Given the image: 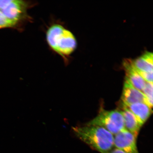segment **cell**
I'll return each mask as SVG.
<instances>
[{
	"label": "cell",
	"mask_w": 153,
	"mask_h": 153,
	"mask_svg": "<svg viewBox=\"0 0 153 153\" xmlns=\"http://www.w3.org/2000/svg\"><path fill=\"white\" fill-rule=\"evenodd\" d=\"M74 134L94 150L109 153L114 146V137L104 128L86 125L72 128Z\"/></svg>",
	"instance_id": "cell-1"
},
{
	"label": "cell",
	"mask_w": 153,
	"mask_h": 153,
	"mask_svg": "<svg viewBox=\"0 0 153 153\" xmlns=\"http://www.w3.org/2000/svg\"><path fill=\"white\" fill-rule=\"evenodd\" d=\"M46 38L51 48L65 58L74 52L77 45L72 32L58 24L53 25L48 28Z\"/></svg>",
	"instance_id": "cell-2"
},
{
	"label": "cell",
	"mask_w": 153,
	"mask_h": 153,
	"mask_svg": "<svg viewBox=\"0 0 153 153\" xmlns=\"http://www.w3.org/2000/svg\"><path fill=\"white\" fill-rule=\"evenodd\" d=\"M86 125L104 128L115 135L126 129L121 111L116 110L101 111L96 117Z\"/></svg>",
	"instance_id": "cell-3"
},
{
	"label": "cell",
	"mask_w": 153,
	"mask_h": 153,
	"mask_svg": "<svg viewBox=\"0 0 153 153\" xmlns=\"http://www.w3.org/2000/svg\"><path fill=\"white\" fill-rule=\"evenodd\" d=\"M137 139L125 129L114 137V146L126 153H139L137 146Z\"/></svg>",
	"instance_id": "cell-4"
},
{
	"label": "cell",
	"mask_w": 153,
	"mask_h": 153,
	"mask_svg": "<svg viewBox=\"0 0 153 153\" xmlns=\"http://www.w3.org/2000/svg\"><path fill=\"white\" fill-rule=\"evenodd\" d=\"M121 100L122 105L126 106L137 103L146 104V97L142 92L135 89L126 81L124 82Z\"/></svg>",
	"instance_id": "cell-5"
},
{
	"label": "cell",
	"mask_w": 153,
	"mask_h": 153,
	"mask_svg": "<svg viewBox=\"0 0 153 153\" xmlns=\"http://www.w3.org/2000/svg\"><path fill=\"white\" fill-rule=\"evenodd\" d=\"M124 65L126 72L125 81L128 82L135 89L142 92L147 82L134 68L131 61H125Z\"/></svg>",
	"instance_id": "cell-6"
},
{
	"label": "cell",
	"mask_w": 153,
	"mask_h": 153,
	"mask_svg": "<svg viewBox=\"0 0 153 153\" xmlns=\"http://www.w3.org/2000/svg\"><path fill=\"white\" fill-rule=\"evenodd\" d=\"M122 105L123 110L121 112L124 118L125 128L137 138L141 127L134 114L127 107Z\"/></svg>",
	"instance_id": "cell-7"
},
{
	"label": "cell",
	"mask_w": 153,
	"mask_h": 153,
	"mask_svg": "<svg viewBox=\"0 0 153 153\" xmlns=\"http://www.w3.org/2000/svg\"><path fill=\"white\" fill-rule=\"evenodd\" d=\"M126 107L134 114L141 127L152 114V109L144 103H135Z\"/></svg>",
	"instance_id": "cell-8"
},
{
	"label": "cell",
	"mask_w": 153,
	"mask_h": 153,
	"mask_svg": "<svg viewBox=\"0 0 153 153\" xmlns=\"http://www.w3.org/2000/svg\"><path fill=\"white\" fill-rule=\"evenodd\" d=\"M134 68L137 71L153 72L152 53L147 52L135 60L131 61Z\"/></svg>",
	"instance_id": "cell-9"
},
{
	"label": "cell",
	"mask_w": 153,
	"mask_h": 153,
	"mask_svg": "<svg viewBox=\"0 0 153 153\" xmlns=\"http://www.w3.org/2000/svg\"><path fill=\"white\" fill-rule=\"evenodd\" d=\"M142 92L146 100V105L151 109L153 106V83L147 82Z\"/></svg>",
	"instance_id": "cell-10"
},
{
	"label": "cell",
	"mask_w": 153,
	"mask_h": 153,
	"mask_svg": "<svg viewBox=\"0 0 153 153\" xmlns=\"http://www.w3.org/2000/svg\"><path fill=\"white\" fill-rule=\"evenodd\" d=\"M15 27L14 24L8 20L0 10V28L13 27Z\"/></svg>",
	"instance_id": "cell-11"
},
{
	"label": "cell",
	"mask_w": 153,
	"mask_h": 153,
	"mask_svg": "<svg viewBox=\"0 0 153 153\" xmlns=\"http://www.w3.org/2000/svg\"><path fill=\"white\" fill-rule=\"evenodd\" d=\"M137 71L146 82L153 83V72H146Z\"/></svg>",
	"instance_id": "cell-12"
},
{
	"label": "cell",
	"mask_w": 153,
	"mask_h": 153,
	"mask_svg": "<svg viewBox=\"0 0 153 153\" xmlns=\"http://www.w3.org/2000/svg\"><path fill=\"white\" fill-rule=\"evenodd\" d=\"M9 1H0V10L4 8L9 2Z\"/></svg>",
	"instance_id": "cell-13"
},
{
	"label": "cell",
	"mask_w": 153,
	"mask_h": 153,
	"mask_svg": "<svg viewBox=\"0 0 153 153\" xmlns=\"http://www.w3.org/2000/svg\"><path fill=\"white\" fill-rule=\"evenodd\" d=\"M109 153H126L125 152H124L123 151L120 150V149L115 148L114 149H112V150L111 151V152Z\"/></svg>",
	"instance_id": "cell-14"
}]
</instances>
